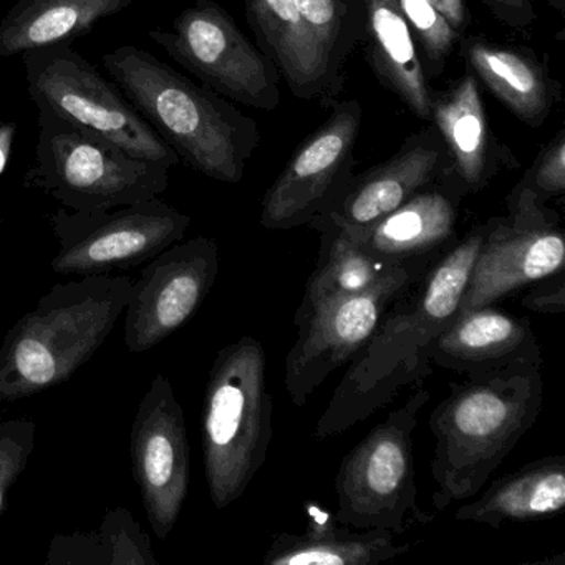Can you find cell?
Wrapping results in <instances>:
<instances>
[{
    "label": "cell",
    "instance_id": "8fae6325",
    "mask_svg": "<svg viewBox=\"0 0 565 565\" xmlns=\"http://www.w3.org/2000/svg\"><path fill=\"white\" fill-rule=\"evenodd\" d=\"M564 260L561 217L518 184L508 196V216L491 217L484 223V239L459 312L492 306L564 269Z\"/></svg>",
    "mask_w": 565,
    "mask_h": 565
},
{
    "label": "cell",
    "instance_id": "5b68a950",
    "mask_svg": "<svg viewBox=\"0 0 565 565\" xmlns=\"http://www.w3.org/2000/svg\"><path fill=\"white\" fill-rule=\"evenodd\" d=\"M263 342L243 337L217 352L203 406V458L214 508L243 498L274 438Z\"/></svg>",
    "mask_w": 565,
    "mask_h": 565
},
{
    "label": "cell",
    "instance_id": "cb8c5ba5",
    "mask_svg": "<svg viewBox=\"0 0 565 565\" xmlns=\"http://www.w3.org/2000/svg\"><path fill=\"white\" fill-rule=\"evenodd\" d=\"M135 0H19L0 22V57L71 44Z\"/></svg>",
    "mask_w": 565,
    "mask_h": 565
},
{
    "label": "cell",
    "instance_id": "e575fe53",
    "mask_svg": "<svg viewBox=\"0 0 565 565\" xmlns=\"http://www.w3.org/2000/svg\"><path fill=\"white\" fill-rule=\"evenodd\" d=\"M15 137H18V124L0 117V177L8 168L9 160H11Z\"/></svg>",
    "mask_w": 565,
    "mask_h": 565
},
{
    "label": "cell",
    "instance_id": "9a60e30c",
    "mask_svg": "<svg viewBox=\"0 0 565 565\" xmlns=\"http://www.w3.org/2000/svg\"><path fill=\"white\" fill-rule=\"evenodd\" d=\"M130 452L148 521L164 541L177 525L190 489V443L183 406L163 373L151 380L135 413Z\"/></svg>",
    "mask_w": 565,
    "mask_h": 565
},
{
    "label": "cell",
    "instance_id": "8992f818",
    "mask_svg": "<svg viewBox=\"0 0 565 565\" xmlns=\"http://www.w3.org/2000/svg\"><path fill=\"white\" fill-rule=\"evenodd\" d=\"M39 110L35 163L25 184L71 211H100L160 198L170 168L134 157L100 135Z\"/></svg>",
    "mask_w": 565,
    "mask_h": 565
},
{
    "label": "cell",
    "instance_id": "603a6c76",
    "mask_svg": "<svg viewBox=\"0 0 565 565\" xmlns=\"http://www.w3.org/2000/svg\"><path fill=\"white\" fill-rule=\"evenodd\" d=\"M564 505L565 458L555 455L534 459L495 479L479 498L459 505L452 515L458 521L499 529L505 522L555 518Z\"/></svg>",
    "mask_w": 565,
    "mask_h": 565
},
{
    "label": "cell",
    "instance_id": "7c38bea8",
    "mask_svg": "<svg viewBox=\"0 0 565 565\" xmlns=\"http://www.w3.org/2000/svg\"><path fill=\"white\" fill-rule=\"evenodd\" d=\"M433 263L403 264L372 289L335 300L297 327L284 365V386L294 405L306 406L317 388L363 349L390 307Z\"/></svg>",
    "mask_w": 565,
    "mask_h": 565
},
{
    "label": "cell",
    "instance_id": "7a4b0ae2",
    "mask_svg": "<svg viewBox=\"0 0 565 565\" xmlns=\"http://www.w3.org/2000/svg\"><path fill=\"white\" fill-rule=\"evenodd\" d=\"M104 65L158 137L198 173L237 184L260 143L259 125L223 95L154 55L124 45Z\"/></svg>",
    "mask_w": 565,
    "mask_h": 565
},
{
    "label": "cell",
    "instance_id": "44dd1931",
    "mask_svg": "<svg viewBox=\"0 0 565 565\" xmlns=\"http://www.w3.org/2000/svg\"><path fill=\"white\" fill-rule=\"evenodd\" d=\"M244 4L264 54L297 98L313 100L337 84L294 0H244Z\"/></svg>",
    "mask_w": 565,
    "mask_h": 565
},
{
    "label": "cell",
    "instance_id": "e0dca14e",
    "mask_svg": "<svg viewBox=\"0 0 565 565\" xmlns=\"http://www.w3.org/2000/svg\"><path fill=\"white\" fill-rule=\"evenodd\" d=\"M433 366L468 380L544 365L531 320L492 306L452 317L431 350Z\"/></svg>",
    "mask_w": 565,
    "mask_h": 565
},
{
    "label": "cell",
    "instance_id": "d4e9b609",
    "mask_svg": "<svg viewBox=\"0 0 565 565\" xmlns=\"http://www.w3.org/2000/svg\"><path fill=\"white\" fill-rule=\"evenodd\" d=\"M462 55L476 77L529 127H541L557 102L554 82L534 55L472 38Z\"/></svg>",
    "mask_w": 565,
    "mask_h": 565
},
{
    "label": "cell",
    "instance_id": "83f0119b",
    "mask_svg": "<svg viewBox=\"0 0 565 565\" xmlns=\"http://www.w3.org/2000/svg\"><path fill=\"white\" fill-rule=\"evenodd\" d=\"M335 81L356 42L363 38L360 0H294Z\"/></svg>",
    "mask_w": 565,
    "mask_h": 565
},
{
    "label": "cell",
    "instance_id": "f1b7e54d",
    "mask_svg": "<svg viewBox=\"0 0 565 565\" xmlns=\"http://www.w3.org/2000/svg\"><path fill=\"white\" fill-rule=\"evenodd\" d=\"M398 4L429 71L433 75L441 74L458 34L429 0H398Z\"/></svg>",
    "mask_w": 565,
    "mask_h": 565
},
{
    "label": "cell",
    "instance_id": "9c48e42d",
    "mask_svg": "<svg viewBox=\"0 0 565 565\" xmlns=\"http://www.w3.org/2000/svg\"><path fill=\"white\" fill-rule=\"evenodd\" d=\"M190 226L188 214L160 198L100 211L58 207L52 216L58 253L51 266L82 277L131 269L183 241Z\"/></svg>",
    "mask_w": 565,
    "mask_h": 565
},
{
    "label": "cell",
    "instance_id": "d6a6232c",
    "mask_svg": "<svg viewBox=\"0 0 565 565\" xmlns=\"http://www.w3.org/2000/svg\"><path fill=\"white\" fill-rule=\"evenodd\" d=\"M484 4L499 21L518 31L529 28L535 21L531 0H484Z\"/></svg>",
    "mask_w": 565,
    "mask_h": 565
},
{
    "label": "cell",
    "instance_id": "484cf974",
    "mask_svg": "<svg viewBox=\"0 0 565 565\" xmlns=\"http://www.w3.org/2000/svg\"><path fill=\"white\" fill-rule=\"evenodd\" d=\"M396 267L376 259L347 234L323 231L319 260L307 280L294 327L302 326L316 310L335 300L372 289Z\"/></svg>",
    "mask_w": 565,
    "mask_h": 565
},
{
    "label": "cell",
    "instance_id": "277c9868",
    "mask_svg": "<svg viewBox=\"0 0 565 565\" xmlns=\"http://www.w3.org/2000/svg\"><path fill=\"white\" fill-rule=\"evenodd\" d=\"M131 286L128 276L102 274L58 284L42 296L0 345V403L71 380L114 332Z\"/></svg>",
    "mask_w": 565,
    "mask_h": 565
},
{
    "label": "cell",
    "instance_id": "52a82bcc",
    "mask_svg": "<svg viewBox=\"0 0 565 565\" xmlns=\"http://www.w3.org/2000/svg\"><path fill=\"white\" fill-rule=\"evenodd\" d=\"M429 398L428 390L418 386L347 452L333 482L337 522L398 535L433 521L418 505L413 458V433Z\"/></svg>",
    "mask_w": 565,
    "mask_h": 565
},
{
    "label": "cell",
    "instance_id": "3957f363",
    "mask_svg": "<svg viewBox=\"0 0 565 565\" xmlns=\"http://www.w3.org/2000/svg\"><path fill=\"white\" fill-rule=\"evenodd\" d=\"M542 403V366L452 383L429 416L436 441L433 504L438 511L479 494L537 422Z\"/></svg>",
    "mask_w": 565,
    "mask_h": 565
},
{
    "label": "cell",
    "instance_id": "1f68e13d",
    "mask_svg": "<svg viewBox=\"0 0 565 565\" xmlns=\"http://www.w3.org/2000/svg\"><path fill=\"white\" fill-rule=\"evenodd\" d=\"M521 306L535 313L561 316L565 312V273L564 269L551 276L542 277L527 286V292L521 297Z\"/></svg>",
    "mask_w": 565,
    "mask_h": 565
},
{
    "label": "cell",
    "instance_id": "ac0fdd59",
    "mask_svg": "<svg viewBox=\"0 0 565 565\" xmlns=\"http://www.w3.org/2000/svg\"><path fill=\"white\" fill-rule=\"evenodd\" d=\"M462 194L446 174L423 188L398 210L356 236L366 253L390 266L433 263L458 243Z\"/></svg>",
    "mask_w": 565,
    "mask_h": 565
},
{
    "label": "cell",
    "instance_id": "f546056e",
    "mask_svg": "<svg viewBox=\"0 0 565 565\" xmlns=\"http://www.w3.org/2000/svg\"><path fill=\"white\" fill-rule=\"evenodd\" d=\"M35 431L38 429L31 418L0 423V515L6 511L12 486L31 461Z\"/></svg>",
    "mask_w": 565,
    "mask_h": 565
},
{
    "label": "cell",
    "instance_id": "4fadbf2b",
    "mask_svg": "<svg viewBox=\"0 0 565 565\" xmlns=\"http://www.w3.org/2000/svg\"><path fill=\"white\" fill-rule=\"evenodd\" d=\"M362 107L347 100L290 158L260 206V226L270 231L309 226L342 193L353 177V151Z\"/></svg>",
    "mask_w": 565,
    "mask_h": 565
},
{
    "label": "cell",
    "instance_id": "836d02e7",
    "mask_svg": "<svg viewBox=\"0 0 565 565\" xmlns=\"http://www.w3.org/2000/svg\"><path fill=\"white\" fill-rule=\"evenodd\" d=\"M429 2L438 9L439 14L446 19L449 28H451L459 38V34L465 31L466 25V11L462 0H429Z\"/></svg>",
    "mask_w": 565,
    "mask_h": 565
},
{
    "label": "cell",
    "instance_id": "5bb4252c",
    "mask_svg": "<svg viewBox=\"0 0 565 565\" xmlns=\"http://www.w3.org/2000/svg\"><path fill=\"white\" fill-rule=\"evenodd\" d=\"M220 273V246L180 241L148 260L125 307V345L143 353L173 335L203 306Z\"/></svg>",
    "mask_w": 565,
    "mask_h": 565
},
{
    "label": "cell",
    "instance_id": "6da1fadb",
    "mask_svg": "<svg viewBox=\"0 0 565 565\" xmlns=\"http://www.w3.org/2000/svg\"><path fill=\"white\" fill-rule=\"evenodd\" d=\"M482 239L484 224L452 244L390 307L333 390L313 428L317 439L343 435L431 375L433 345L459 312Z\"/></svg>",
    "mask_w": 565,
    "mask_h": 565
},
{
    "label": "cell",
    "instance_id": "ffe728a7",
    "mask_svg": "<svg viewBox=\"0 0 565 565\" xmlns=\"http://www.w3.org/2000/svg\"><path fill=\"white\" fill-rule=\"evenodd\" d=\"M409 545L383 529L340 524L330 511L310 505L303 534L280 532L267 548L266 565H376L405 555Z\"/></svg>",
    "mask_w": 565,
    "mask_h": 565
},
{
    "label": "cell",
    "instance_id": "4316f807",
    "mask_svg": "<svg viewBox=\"0 0 565 565\" xmlns=\"http://www.w3.org/2000/svg\"><path fill=\"white\" fill-rule=\"evenodd\" d=\"M45 564L157 565L150 537L128 509H110L100 527L92 532L55 535Z\"/></svg>",
    "mask_w": 565,
    "mask_h": 565
},
{
    "label": "cell",
    "instance_id": "30bf717a",
    "mask_svg": "<svg viewBox=\"0 0 565 565\" xmlns=\"http://www.w3.org/2000/svg\"><path fill=\"white\" fill-rule=\"evenodd\" d=\"M148 38L227 100L257 110L279 107L280 72L213 0H198L170 31L153 29Z\"/></svg>",
    "mask_w": 565,
    "mask_h": 565
},
{
    "label": "cell",
    "instance_id": "ba28073f",
    "mask_svg": "<svg viewBox=\"0 0 565 565\" xmlns=\"http://www.w3.org/2000/svg\"><path fill=\"white\" fill-rule=\"evenodd\" d=\"M29 95L42 110L100 135L134 157L167 168L178 154L158 137L115 82H108L71 44L21 55Z\"/></svg>",
    "mask_w": 565,
    "mask_h": 565
},
{
    "label": "cell",
    "instance_id": "d590c367",
    "mask_svg": "<svg viewBox=\"0 0 565 565\" xmlns=\"http://www.w3.org/2000/svg\"><path fill=\"white\" fill-rule=\"evenodd\" d=\"M0 227H2V221H0Z\"/></svg>",
    "mask_w": 565,
    "mask_h": 565
},
{
    "label": "cell",
    "instance_id": "7402d4cb",
    "mask_svg": "<svg viewBox=\"0 0 565 565\" xmlns=\"http://www.w3.org/2000/svg\"><path fill=\"white\" fill-rule=\"evenodd\" d=\"M366 58L376 78L422 120H431L433 94L398 0H360Z\"/></svg>",
    "mask_w": 565,
    "mask_h": 565
},
{
    "label": "cell",
    "instance_id": "2e32d148",
    "mask_svg": "<svg viewBox=\"0 0 565 565\" xmlns=\"http://www.w3.org/2000/svg\"><path fill=\"white\" fill-rule=\"evenodd\" d=\"M448 167L441 137L435 127L425 128L409 137L385 163L352 177L335 201L310 221L309 227L319 234L339 231L356 236L438 181Z\"/></svg>",
    "mask_w": 565,
    "mask_h": 565
},
{
    "label": "cell",
    "instance_id": "d6986e66",
    "mask_svg": "<svg viewBox=\"0 0 565 565\" xmlns=\"http://www.w3.org/2000/svg\"><path fill=\"white\" fill-rule=\"evenodd\" d=\"M429 121L448 153L445 174L462 198L488 186L499 161L475 75L466 74L451 90L433 97Z\"/></svg>",
    "mask_w": 565,
    "mask_h": 565
},
{
    "label": "cell",
    "instance_id": "4dcf8cb0",
    "mask_svg": "<svg viewBox=\"0 0 565 565\" xmlns=\"http://www.w3.org/2000/svg\"><path fill=\"white\" fill-rule=\"evenodd\" d=\"M519 184L527 188L544 204L565 193L564 131L557 134V137L541 151L537 160Z\"/></svg>",
    "mask_w": 565,
    "mask_h": 565
}]
</instances>
